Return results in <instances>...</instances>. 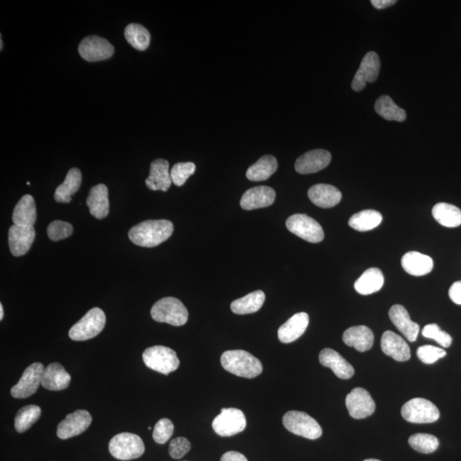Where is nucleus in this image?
<instances>
[{"label": "nucleus", "instance_id": "obj_36", "mask_svg": "<svg viewBox=\"0 0 461 461\" xmlns=\"http://www.w3.org/2000/svg\"><path fill=\"white\" fill-rule=\"evenodd\" d=\"M376 112L387 121L402 122L406 120V111L396 104L390 96L384 95L378 98L374 105Z\"/></svg>", "mask_w": 461, "mask_h": 461}, {"label": "nucleus", "instance_id": "obj_14", "mask_svg": "<svg viewBox=\"0 0 461 461\" xmlns=\"http://www.w3.org/2000/svg\"><path fill=\"white\" fill-rule=\"evenodd\" d=\"M381 68L380 57L375 52H368L362 59L352 81L351 88L355 92H361L366 88V83L376 81Z\"/></svg>", "mask_w": 461, "mask_h": 461}, {"label": "nucleus", "instance_id": "obj_50", "mask_svg": "<svg viewBox=\"0 0 461 461\" xmlns=\"http://www.w3.org/2000/svg\"><path fill=\"white\" fill-rule=\"evenodd\" d=\"M363 461H381V460H377V459H368V460H365Z\"/></svg>", "mask_w": 461, "mask_h": 461}, {"label": "nucleus", "instance_id": "obj_8", "mask_svg": "<svg viewBox=\"0 0 461 461\" xmlns=\"http://www.w3.org/2000/svg\"><path fill=\"white\" fill-rule=\"evenodd\" d=\"M402 416L405 421L414 424H428L438 421L440 412L425 398H414L402 407Z\"/></svg>", "mask_w": 461, "mask_h": 461}, {"label": "nucleus", "instance_id": "obj_49", "mask_svg": "<svg viewBox=\"0 0 461 461\" xmlns=\"http://www.w3.org/2000/svg\"><path fill=\"white\" fill-rule=\"evenodd\" d=\"M4 318V308L2 303L0 304V320H3Z\"/></svg>", "mask_w": 461, "mask_h": 461}, {"label": "nucleus", "instance_id": "obj_7", "mask_svg": "<svg viewBox=\"0 0 461 461\" xmlns=\"http://www.w3.org/2000/svg\"><path fill=\"white\" fill-rule=\"evenodd\" d=\"M143 361L147 368L165 374L175 372L180 366V360L175 351L164 346H153L143 353Z\"/></svg>", "mask_w": 461, "mask_h": 461}, {"label": "nucleus", "instance_id": "obj_42", "mask_svg": "<svg viewBox=\"0 0 461 461\" xmlns=\"http://www.w3.org/2000/svg\"><path fill=\"white\" fill-rule=\"evenodd\" d=\"M73 233V226L66 221H55L48 226L47 235L52 241L64 240Z\"/></svg>", "mask_w": 461, "mask_h": 461}, {"label": "nucleus", "instance_id": "obj_17", "mask_svg": "<svg viewBox=\"0 0 461 461\" xmlns=\"http://www.w3.org/2000/svg\"><path fill=\"white\" fill-rule=\"evenodd\" d=\"M35 238L34 226L12 225L9 230V247L14 257H22L30 250Z\"/></svg>", "mask_w": 461, "mask_h": 461}, {"label": "nucleus", "instance_id": "obj_18", "mask_svg": "<svg viewBox=\"0 0 461 461\" xmlns=\"http://www.w3.org/2000/svg\"><path fill=\"white\" fill-rule=\"evenodd\" d=\"M276 193L269 187H257L249 189L242 196L240 206L245 211L269 207L275 201Z\"/></svg>", "mask_w": 461, "mask_h": 461}, {"label": "nucleus", "instance_id": "obj_38", "mask_svg": "<svg viewBox=\"0 0 461 461\" xmlns=\"http://www.w3.org/2000/svg\"><path fill=\"white\" fill-rule=\"evenodd\" d=\"M41 415L40 407L35 405H28L23 407L16 414L15 419L16 431L23 433L38 421Z\"/></svg>", "mask_w": 461, "mask_h": 461}, {"label": "nucleus", "instance_id": "obj_11", "mask_svg": "<svg viewBox=\"0 0 461 461\" xmlns=\"http://www.w3.org/2000/svg\"><path fill=\"white\" fill-rule=\"evenodd\" d=\"M78 51L84 60L98 62L110 59L115 50L108 40L100 36L92 35L81 40Z\"/></svg>", "mask_w": 461, "mask_h": 461}, {"label": "nucleus", "instance_id": "obj_1", "mask_svg": "<svg viewBox=\"0 0 461 461\" xmlns=\"http://www.w3.org/2000/svg\"><path fill=\"white\" fill-rule=\"evenodd\" d=\"M174 232V225L168 220H149L132 228L129 233L134 245L152 248L170 238Z\"/></svg>", "mask_w": 461, "mask_h": 461}, {"label": "nucleus", "instance_id": "obj_43", "mask_svg": "<svg viewBox=\"0 0 461 461\" xmlns=\"http://www.w3.org/2000/svg\"><path fill=\"white\" fill-rule=\"evenodd\" d=\"M174 424L170 419H162L156 423L153 431V439L156 443H166L174 433Z\"/></svg>", "mask_w": 461, "mask_h": 461}, {"label": "nucleus", "instance_id": "obj_5", "mask_svg": "<svg viewBox=\"0 0 461 461\" xmlns=\"http://www.w3.org/2000/svg\"><path fill=\"white\" fill-rule=\"evenodd\" d=\"M106 317L100 308H93L69 330L74 341H86L97 337L105 328Z\"/></svg>", "mask_w": 461, "mask_h": 461}, {"label": "nucleus", "instance_id": "obj_51", "mask_svg": "<svg viewBox=\"0 0 461 461\" xmlns=\"http://www.w3.org/2000/svg\"><path fill=\"white\" fill-rule=\"evenodd\" d=\"M0 42H1V43H0V44H1V45H0V49H1V51H2L3 50V40H2V38L0 39Z\"/></svg>", "mask_w": 461, "mask_h": 461}, {"label": "nucleus", "instance_id": "obj_24", "mask_svg": "<svg viewBox=\"0 0 461 461\" xmlns=\"http://www.w3.org/2000/svg\"><path fill=\"white\" fill-rule=\"evenodd\" d=\"M71 381V376L64 366L54 362L45 368L41 385L48 390L59 391L67 389Z\"/></svg>", "mask_w": 461, "mask_h": 461}, {"label": "nucleus", "instance_id": "obj_46", "mask_svg": "<svg viewBox=\"0 0 461 461\" xmlns=\"http://www.w3.org/2000/svg\"><path fill=\"white\" fill-rule=\"evenodd\" d=\"M448 296L453 302L461 305V281L453 284L448 291Z\"/></svg>", "mask_w": 461, "mask_h": 461}, {"label": "nucleus", "instance_id": "obj_27", "mask_svg": "<svg viewBox=\"0 0 461 461\" xmlns=\"http://www.w3.org/2000/svg\"><path fill=\"white\" fill-rule=\"evenodd\" d=\"M343 340L349 347L355 348L359 352H366L372 349L374 335L368 327H352L344 332Z\"/></svg>", "mask_w": 461, "mask_h": 461}, {"label": "nucleus", "instance_id": "obj_19", "mask_svg": "<svg viewBox=\"0 0 461 461\" xmlns=\"http://www.w3.org/2000/svg\"><path fill=\"white\" fill-rule=\"evenodd\" d=\"M170 163L164 159H156L151 164L150 175L146 185L151 191L167 192L172 185Z\"/></svg>", "mask_w": 461, "mask_h": 461}, {"label": "nucleus", "instance_id": "obj_6", "mask_svg": "<svg viewBox=\"0 0 461 461\" xmlns=\"http://www.w3.org/2000/svg\"><path fill=\"white\" fill-rule=\"evenodd\" d=\"M283 425L291 433L308 439H318L322 435L319 423L304 412H288L284 415Z\"/></svg>", "mask_w": 461, "mask_h": 461}, {"label": "nucleus", "instance_id": "obj_3", "mask_svg": "<svg viewBox=\"0 0 461 461\" xmlns=\"http://www.w3.org/2000/svg\"><path fill=\"white\" fill-rule=\"evenodd\" d=\"M152 319L158 322L168 323L175 327L184 326L188 320V311L184 304L175 298H164L151 308Z\"/></svg>", "mask_w": 461, "mask_h": 461}, {"label": "nucleus", "instance_id": "obj_37", "mask_svg": "<svg viewBox=\"0 0 461 461\" xmlns=\"http://www.w3.org/2000/svg\"><path fill=\"white\" fill-rule=\"evenodd\" d=\"M125 38L138 51H145L151 43L150 32L138 23H131L125 28Z\"/></svg>", "mask_w": 461, "mask_h": 461}, {"label": "nucleus", "instance_id": "obj_21", "mask_svg": "<svg viewBox=\"0 0 461 461\" xmlns=\"http://www.w3.org/2000/svg\"><path fill=\"white\" fill-rule=\"evenodd\" d=\"M310 317L307 313H298L291 317L285 324L279 327L278 337L283 344H290L298 339L307 330Z\"/></svg>", "mask_w": 461, "mask_h": 461}, {"label": "nucleus", "instance_id": "obj_33", "mask_svg": "<svg viewBox=\"0 0 461 461\" xmlns=\"http://www.w3.org/2000/svg\"><path fill=\"white\" fill-rule=\"evenodd\" d=\"M266 296L262 291H256L244 296V298L237 299L230 304V310L237 315H249L253 314L258 310L264 304Z\"/></svg>", "mask_w": 461, "mask_h": 461}, {"label": "nucleus", "instance_id": "obj_47", "mask_svg": "<svg viewBox=\"0 0 461 461\" xmlns=\"http://www.w3.org/2000/svg\"><path fill=\"white\" fill-rule=\"evenodd\" d=\"M221 461H248L244 455L236 451L226 452L222 455Z\"/></svg>", "mask_w": 461, "mask_h": 461}, {"label": "nucleus", "instance_id": "obj_30", "mask_svg": "<svg viewBox=\"0 0 461 461\" xmlns=\"http://www.w3.org/2000/svg\"><path fill=\"white\" fill-rule=\"evenodd\" d=\"M81 182V170L76 168H71L66 176L64 183L56 189L54 199L57 203H71L72 196L79 191Z\"/></svg>", "mask_w": 461, "mask_h": 461}, {"label": "nucleus", "instance_id": "obj_22", "mask_svg": "<svg viewBox=\"0 0 461 461\" xmlns=\"http://www.w3.org/2000/svg\"><path fill=\"white\" fill-rule=\"evenodd\" d=\"M320 364L332 370L341 380H349L355 374L351 364L332 349H324L319 356Z\"/></svg>", "mask_w": 461, "mask_h": 461}, {"label": "nucleus", "instance_id": "obj_4", "mask_svg": "<svg viewBox=\"0 0 461 461\" xmlns=\"http://www.w3.org/2000/svg\"><path fill=\"white\" fill-rule=\"evenodd\" d=\"M109 450L115 459L130 460L139 458L145 453V444L141 436L123 432L113 436L109 444Z\"/></svg>", "mask_w": 461, "mask_h": 461}, {"label": "nucleus", "instance_id": "obj_16", "mask_svg": "<svg viewBox=\"0 0 461 461\" xmlns=\"http://www.w3.org/2000/svg\"><path fill=\"white\" fill-rule=\"evenodd\" d=\"M332 155L326 150L316 149L306 152L296 161L295 170L301 175L315 174L330 164Z\"/></svg>", "mask_w": 461, "mask_h": 461}, {"label": "nucleus", "instance_id": "obj_10", "mask_svg": "<svg viewBox=\"0 0 461 461\" xmlns=\"http://www.w3.org/2000/svg\"><path fill=\"white\" fill-rule=\"evenodd\" d=\"M212 427L221 436H232L245 429L246 419L244 413L238 409H222L221 414L214 419Z\"/></svg>", "mask_w": 461, "mask_h": 461}, {"label": "nucleus", "instance_id": "obj_9", "mask_svg": "<svg viewBox=\"0 0 461 461\" xmlns=\"http://www.w3.org/2000/svg\"><path fill=\"white\" fill-rule=\"evenodd\" d=\"M286 228L296 236L313 244L324 240L325 233L322 226L315 219L303 214H296L288 218Z\"/></svg>", "mask_w": 461, "mask_h": 461}, {"label": "nucleus", "instance_id": "obj_31", "mask_svg": "<svg viewBox=\"0 0 461 461\" xmlns=\"http://www.w3.org/2000/svg\"><path fill=\"white\" fill-rule=\"evenodd\" d=\"M385 279L380 269L372 267L366 270L355 283V289L361 295H371L382 289Z\"/></svg>", "mask_w": 461, "mask_h": 461}, {"label": "nucleus", "instance_id": "obj_28", "mask_svg": "<svg viewBox=\"0 0 461 461\" xmlns=\"http://www.w3.org/2000/svg\"><path fill=\"white\" fill-rule=\"evenodd\" d=\"M402 266L407 274L419 277L430 274L433 269L434 263L429 256L417 251H410L402 257Z\"/></svg>", "mask_w": 461, "mask_h": 461}, {"label": "nucleus", "instance_id": "obj_25", "mask_svg": "<svg viewBox=\"0 0 461 461\" xmlns=\"http://www.w3.org/2000/svg\"><path fill=\"white\" fill-rule=\"evenodd\" d=\"M308 195L313 204L322 209L334 207L342 199L339 189L327 184L315 185L308 190Z\"/></svg>", "mask_w": 461, "mask_h": 461}, {"label": "nucleus", "instance_id": "obj_44", "mask_svg": "<svg viewBox=\"0 0 461 461\" xmlns=\"http://www.w3.org/2000/svg\"><path fill=\"white\" fill-rule=\"evenodd\" d=\"M446 355L447 353L444 349L432 345L421 346L417 351L419 359L425 364H433Z\"/></svg>", "mask_w": 461, "mask_h": 461}, {"label": "nucleus", "instance_id": "obj_2", "mask_svg": "<svg viewBox=\"0 0 461 461\" xmlns=\"http://www.w3.org/2000/svg\"><path fill=\"white\" fill-rule=\"evenodd\" d=\"M221 366L234 375L254 378L262 373V364L257 357L245 351H228L222 354Z\"/></svg>", "mask_w": 461, "mask_h": 461}, {"label": "nucleus", "instance_id": "obj_12", "mask_svg": "<svg viewBox=\"0 0 461 461\" xmlns=\"http://www.w3.org/2000/svg\"><path fill=\"white\" fill-rule=\"evenodd\" d=\"M345 404L349 415L356 419L371 416L376 409L375 402L371 395L368 390L360 387L353 389L351 392L347 395Z\"/></svg>", "mask_w": 461, "mask_h": 461}, {"label": "nucleus", "instance_id": "obj_26", "mask_svg": "<svg viewBox=\"0 0 461 461\" xmlns=\"http://www.w3.org/2000/svg\"><path fill=\"white\" fill-rule=\"evenodd\" d=\"M86 205L88 206L91 215L97 219H104L109 215V192L105 185H97L91 189Z\"/></svg>", "mask_w": 461, "mask_h": 461}, {"label": "nucleus", "instance_id": "obj_39", "mask_svg": "<svg viewBox=\"0 0 461 461\" xmlns=\"http://www.w3.org/2000/svg\"><path fill=\"white\" fill-rule=\"evenodd\" d=\"M409 443L412 448L422 454H431L439 447L438 439L433 435L426 433L412 435Z\"/></svg>", "mask_w": 461, "mask_h": 461}, {"label": "nucleus", "instance_id": "obj_41", "mask_svg": "<svg viewBox=\"0 0 461 461\" xmlns=\"http://www.w3.org/2000/svg\"><path fill=\"white\" fill-rule=\"evenodd\" d=\"M422 335L426 339H433L443 348H448L452 344V337L443 332L436 324L426 325L422 331Z\"/></svg>", "mask_w": 461, "mask_h": 461}, {"label": "nucleus", "instance_id": "obj_40", "mask_svg": "<svg viewBox=\"0 0 461 461\" xmlns=\"http://www.w3.org/2000/svg\"><path fill=\"white\" fill-rule=\"evenodd\" d=\"M195 171L196 165L193 163H176L170 171L172 182L177 187H182L187 180L194 174Z\"/></svg>", "mask_w": 461, "mask_h": 461}, {"label": "nucleus", "instance_id": "obj_20", "mask_svg": "<svg viewBox=\"0 0 461 461\" xmlns=\"http://www.w3.org/2000/svg\"><path fill=\"white\" fill-rule=\"evenodd\" d=\"M383 352L397 361H407L411 358L409 344L402 337L391 331H386L382 336Z\"/></svg>", "mask_w": 461, "mask_h": 461}, {"label": "nucleus", "instance_id": "obj_35", "mask_svg": "<svg viewBox=\"0 0 461 461\" xmlns=\"http://www.w3.org/2000/svg\"><path fill=\"white\" fill-rule=\"evenodd\" d=\"M383 216L378 211L373 209H365L351 217L349 225L353 229L359 232H368L376 228L381 224Z\"/></svg>", "mask_w": 461, "mask_h": 461}, {"label": "nucleus", "instance_id": "obj_23", "mask_svg": "<svg viewBox=\"0 0 461 461\" xmlns=\"http://www.w3.org/2000/svg\"><path fill=\"white\" fill-rule=\"evenodd\" d=\"M389 316L395 327L404 335L407 340L409 342L416 341L419 326L411 320L409 312L404 307L400 304L393 305L390 308Z\"/></svg>", "mask_w": 461, "mask_h": 461}, {"label": "nucleus", "instance_id": "obj_32", "mask_svg": "<svg viewBox=\"0 0 461 461\" xmlns=\"http://www.w3.org/2000/svg\"><path fill=\"white\" fill-rule=\"evenodd\" d=\"M277 170V159L274 156L266 155L248 168L246 177L251 181H264L269 180Z\"/></svg>", "mask_w": 461, "mask_h": 461}, {"label": "nucleus", "instance_id": "obj_48", "mask_svg": "<svg viewBox=\"0 0 461 461\" xmlns=\"http://www.w3.org/2000/svg\"><path fill=\"white\" fill-rule=\"evenodd\" d=\"M397 3V0H372L371 4L377 10H384Z\"/></svg>", "mask_w": 461, "mask_h": 461}, {"label": "nucleus", "instance_id": "obj_29", "mask_svg": "<svg viewBox=\"0 0 461 461\" xmlns=\"http://www.w3.org/2000/svg\"><path fill=\"white\" fill-rule=\"evenodd\" d=\"M37 219L36 205L34 197L24 195L16 205L12 221L14 225L34 226Z\"/></svg>", "mask_w": 461, "mask_h": 461}, {"label": "nucleus", "instance_id": "obj_45", "mask_svg": "<svg viewBox=\"0 0 461 461\" xmlns=\"http://www.w3.org/2000/svg\"><path fill=\"white\" fill-rule=\"evenodd\" d=\"M191 450V443L188 441L187 438H177L173 439L170 448V455L173 459H180L183 456L186 455L189 451Z\"/></svg>", "mask_w": 461, "mask_h": 461}, {"label": "nucleus", "instance_id": "obj_34", "mask_svg": "<svg viewBox=\"0 0 461 461\" xmlns=\"http://www.w3.org/2000/svg\"><path fill=\"white\" fill-rule=\"evenodd\" d=\"M432 216L439 224L446 228H454L461 225V211L455 205L436 204L432 209Z\"/></svg>", "mask_w": 461, "mask_h": 461}, {"label": "nucleus", "instance_id": "obj_13", "mask_svg": "<svg viewBox=\"0 0 461 461\" xmlns=\"http://www.w3.org/2000/svg\"><path fill=\"white\" fill-rule=\"evenodd\" d=\"M44 370V365L40 362H36V363L28 366L18 384L12 387L11 396L18 399L33 396L41 385V378H42Z\"/></svg>", "mask_w": 461, "mask_h": 461}, {"label": "nucleus", "instance_id": "obj_15", "mask_svg": "<svg viewBox=\"0 0 461 461\" xmlns=\"http://www.w3.org/2000/svg\"><path fill=\"white\" fill-rule=\"evenodd\" d=\"M93 419L88 411L77 410L61 421L57 426V435L60 439H69L83 433L88 429Z\"/></svg>", "mask_w": 461, "mask_h": 461}]
</instances>
